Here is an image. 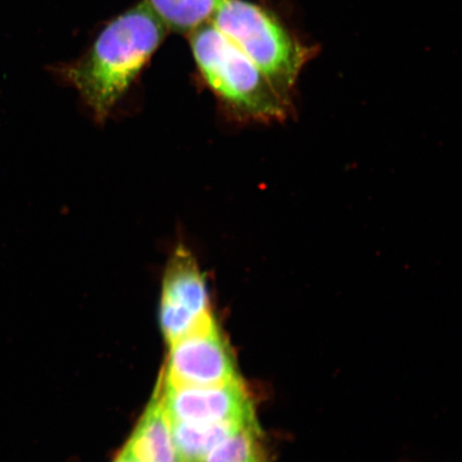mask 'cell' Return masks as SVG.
I'll return each instance as SVG.
<instances>
[{
	"mask_svg": "<svg viewBox=\"0 0 462 462\" xmlns=\"http://www.w3.org/2000/svg\"><path fill=\"white\" fill-rule=\"evenodd\" d=\"M166 26L146 3L116 17L67 78L94 113L106 120L158 50Z\"/></svg>",
	"mask_w": 462,
	"mask_h": 462,
	"instance_id": "cell-1",
	"label": "cell"
},
{
	"mask_svg": "<svg viewBox=\"0 0 462 462\" xmlns=\"http://www.w3.org/2000/svg\"><path fill=\"white\" fill-rule=\"evenodd\" d=\"M190 46L208 86L242 119L282 120L291 100L211 22L190 32Z\"/></svg>",
	"mask_w": 462,
	"mask_h": 462,
	"instance_id": "cell-2",
	"label": "cell"
},
{
	"mask_svg": "<svg viewBox=\"0 0 462 462\" xmlns=\"http://www.w3.org/2000/svg\"><path fill=\"white\" fill-rule=\"evenodd\" d=\"M210 22L289 99L310 51L273 13L245 0H223Z\"/></svg>",
	"mask_w": 462,
	"mask_h": 462,
	"instance_id": "cell-3",
	"label": "cell"
},
{
	"mask_svg": "<svg viewBox=\"0 0 462 462\" xmlns=\"http://www.w3.org/2000/svg\"><path fill=\"white\" fill-rule=\"evenodd\" d=\"M170 421L190 424H257L253 404L241 381L217 386L161 384Z\"/></svg>",
	"mask_w": 462,
	"mask_h": 462,
	"instance_id": "cell-4",
	"label": "cell"
},
{
	"mask_svg": "<svg viewBox=\"0 0 462 462\" xmlns=\"http://www.w3.org/2000/svg\"><path fill=\"white\" fill-rule=\"evenodd\" d=\"M240 381L229 346L217 326L171 345L164 383L217 386Z\"/></svg>",
	"mask_w": 462,
	"mask_h": 462,
	"instance_id": "cell-5",
	"label": "cell"
},
{
	"mask_svg": "<svg viewBox=\"0 0 462 462\" xmlns=\"http://www.w3.org/2000/svg\"><path fill=\"white\" fill-rule=\"evenodd\" d=\"M162 300L195 315L211 314L205 275L186 245L178 244L166 264Z\"/></svg>",
	"mask_w": 462,
	"mask_h": 462,
	"instance_id": "cell-6",
	"label": "cell"
},
{
	"mask_svg": "<svg viewBox=\"0 0 462 462\" xmlns=\"http://www.w3.org/2000/svg\"><path fill=\"white\" fill-rule=\"evenodd\" d=\"M129 446L141 462H179L173 447L170 420L162 400L161 384L132 436Z\"/></svg>",
	"mask_w": 462,
	"mask_h": 462,
	"instance_id": "cell-7",
	"label": "cell"
},
{
	"mask_svg": "<svg viewBox=\"0 0 462 462\" xmlns=\"http://www.w3.org/2000/svg\"><path fill=\"white\" fill-rule=\"evenodd\" d=\"M173 447L179 461L202 462L218 443L246 425L240 423L190 424L170 421Z\"/></svg>",
	"mask_w": 462,
	"mask_h": 462,
	"instance_id": "cell-8",
	"label": "cell"
},
{
	"mask_svg": "<svg viewBox=\"0 0 462 462\" xmlns=\"http://www.w3.org/2000/svg\"><path fill=\"white\" fill-rule=\"evenodd\" d=\"M223 0H146L166 28L190 32L210 22Z\"/></svg>",
	"mask_w": 462,
	"mask_h": 462,
	"instance_id": "cell-9",
	"label": "cell"
},
{
	"mask_svg": "<svg viewBox=\"0 0 462 462\" xmlns=\"http://www.w3.org/2000/svg\"><path fill=\"white\" fill-rule=\"evenodd\" d=\"M202 462H264L258 444V426L242 427L218 443Z\"/></svg>",
	"mask_w": 462,
	"mask_h": 462,
	"instance_id": "cell-10",
	"label": "cell"
},
{
	"mask_svg": "<svg viewBox=\"0 0 462 462\" xmlns=\"http://www.w3.org/2000/svg\"><path fill=\"white\" fill-rule=\"evenodd\" d=\"M161 326L171 345L179 339L209 330L216 326L212 315H195L176 304L161 301Z\"/></svg>",
	"mask_w": 462,
	"mask_h": 462,
	"instance_id": "cell-11",
	"label": "cell"
},
{
	"mask_svg": "<svg viewBox=\"0 0 462 462\" xmlns=\"http://www.w3.org/2000/svg\"><path fill=\"white\" fill-rule=\"evenodd\" d=\"M114 462H141L140 459L136 457V455L133 453L131 447L126 446L123 452L118 456V458Z\"/></svg>",
	"mask_w": 462,
	"mask_h": 462,
	"instance_id": "cell-12",
	"label": "cell"
},
{
	"mask_svg": "<svg viewBox=\"0 0 462 462\" xmlns=\"http://www.w3.org/2000/svg\"><path fill=\"white\" fill-rule=\"evenodd\" d=\"M179 462H181V461H179Z\"/></svg>",
	"mask_w": 462,
	"mask_h": 462,
	"instance_id": "cell-13",
	"label": "cell"
}]
</instances>
